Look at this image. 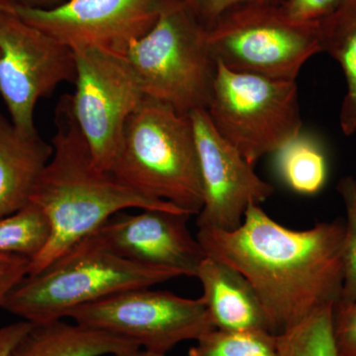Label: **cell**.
Instances as JSON below:
<instances>
[{
	"instance_id": "6da1fadb",
	"label": "cell",
	"mask_w": 356,
	"mask_h": 356,
	"mask_svg": "<svg viewBox=\"0 0 356 356\" xmlns=\"http://www.w3.org/2000/svg\"><path fill=\"white\" fill-rule=\"evenodd\" d=\"M343 235L341 220L296 231L252 204L238 228H198L196 238L207 257L247 278L277 336L341 298Z\"/></svg>"
},
{
	"instance_id": "7a4b0ae2",
	"label": "cell",
	"mask_w": 356,
	"mask_h": 356,
	"mask_svg": "<svg viewBox=\"0 0 356 356\" xmlns=\"http://www.w3.org/2000/svg\"><path fill=\"white\" fill-rule=\"evenodd\" d=\"M55 124L53 154L31 197V203L48 221L50 235L42 252L30 259L27 275L43 270L122 211L138 208L185 212L168 201L136 191L95 165L74 118L70 95L58 100Z\"/></svg>"
},
{
	"instance_id": "3957f363",
	"label": "cell",
	"mask_w": 356,
	"mask_h": 356,
	"mask_svg": "<svg viewBox=\"0 0 356 356\" xmlns=\"http://www.w3.org/2000/svg\"><path fill=\"white\" fill-rule=\"evenodd\" d=\"M177 277L181 275L170 269L124 259L91 234L43 270L25 276L1 308L26 322L41 324L62 320L74 309L110 295Z\"/></svg>"
},
{
	"instance_id": "277c9868",
	"label": "cell",
	"mask_w": 356,
	"mask_h": 356,
	"mask_svg": "<svg viewBox=\"0 0 356 356\" xmlns=\"http://www.w3.org/2000/svg\"><path fill=\"white\" fill-rule=\"evenodd\" d=\"M110 172L136 191L188 214L203 207L200 166L191 116L145 96L126 122Z\"/></svg>"
},
{
	"instance_id": "5b68a950",
	"label": "cell",
	"mask_w": 356,
	"mask_h": 356,
	"mask_svg": "<svg viewBox=\"0 0 356 356\" xmlns=\"http://www.w3.org/2000/svg\"><path fill=\"white\" fill-rule=\"evenodd\" d=\"M125 56L147 97L182 115L207 109L217 60L207 30L184 0H163L154 24Z\"/></svg>"
},
{
	"instance_id": "8992f818",
	"label": "cell",
	"mask_w": 356,
	"mask_h": 356,
	"mask_svg": "<svg viewBox=\"0 0 356 356\" xmlns=\"http://www.w3.org/2000/svg\"><path fill=\"white\" fill-rule=\"evenodd\" d=\"M206 110L217 132L252 165L303 126L296 81L234 72L218 62Z\"/></svg>"
},
{
	"instance_id": "52a82bcc",
	"label": "cell",
	"mask_w": 356,
	"mask_h": 356,
	"mask_svg": "<svg viewBox=\"0 0 356 356\" xmlns=\"http://www.w3.org/2000/svg\"><path fill=\"white\" fill-rule=\"evenodd\" d=\"M207 38L227 69L278 81H296L307 60L323 53L318 22H296L280 6L225 14L208 28Z\"/></svg>"
},
{
	"instance_id": "ba28073f",
	"label": "cell",
	"mask_w": 356,
	"mask_h": 356,
	"mask_svg": "<svg viewBox=\"0 0 356 356\" xmlns=\"http://www.w3.org/2000/svg\"><path fill=\"white\" fill-rule=\"evenodd\" d=\"M76 90L72 112L95 165L110 172L126 122L145 98L139 79L125 55L96 47L74 49Z\"/></svg>"
},
{
	"instance_id": "9c48e42d",
	"label": "cell",
	"mask_w": 356,
	"mask_h": 356,
	"mask_svg": "<svg viewBox=\"0 0 356 356\" xmlns=\"http://www.w3.org/2000/svg\"><path fill=\"white\" fill-rule=\"evenodd\" d=\"M74 323L124 337L143 350L166 353L214 330L201 299L136 288L70 311Z\"/></svg>"
},
{
	"instance_id": "30bf717a",
	"label": "cell",
	"mask_w": 356,
	"mask_h": 356,
	"mask_svg": "<svg viewBox=\"0 0 356 356\" xmlns=\"http://www.w3.org/2000/svg\"><path fill=\"white\" fill-rule=\"evenodd\" d=\"M76 76L72 49L17 16L0 10V95L16 127L37 132V103L60 83H74Z\"/></svg>"
},
{
	"instance_id": "8fae6325",
	"label": "cell",
	"mask_w": 356,
	"mask_h": 356,
	"mask_svg": "<svg viewBox=\"0 0 356 356\" xmlns=\"http://www.w3.org/2000/svg\"><path fill=\"white\" fill-rule=\"evenodd\" d=\"M163 0H65L49 8L0 3L72 50L96 47L125 55L129 44L154 24Z\"/></svg>"
},
{
	"instance_id": "7c38bea8",
	"label": "cell",
	"mask_w": 356,
	"mask_h": 356,
	"mask_svg": "<svg viewBox=\"0 0 356 356\" xmlns=\"http://www.w3.org/2000/svg\"><path fill=\"white\" fill-rule=\"evenodd\" d=\"M189 116L203 189L197 227L232 231L240 226L248 206L266 201L274 187L262 180L254 165L217 132L207 110H195Z\"/></svg>"
},
{
	"instance_id": "4fadbf2b",
	"label": "cell",
	"mask_w": 356,
	"mask_h": 356,
	"mask_svg": "<svg viewBox=\"0 0 356 356\" xmlns=\"http://www.w3.org/2000/svg\"><path fill=\"white\" fill-rule=\"evenodd\" d=\"M191 216L158 209H143L139 214L122 211L92 234L129 261L196 277L207 254L187 227Z\"/></svg>"
},
{
	"instance_id": "5bb4252c",
	"label": "cell",
	"mask_w": 356,
	"mask_h": 356,
	"mask_svg": "<svg viewBox=\"0 0 356 356\" xmlns=\"http://www.w3.org/2000/svg\"><path fill=\"white\" fill-rule=\"evenodd\" d=\"M196 278L202 285L200 299L215 329L270 332L259 295L234 267L207 257L199 267Z\"/></svg>"
},
{
	"instance_id": "9a60e30c",
	"label": "cell",
	"mask_w": 356,
	"mask_h": 356,
	"mask_svg": "<svg viewBox=\"0 0 356 356\" xmlns=\"http://www.w3.org/2000/svg\"><path fill=\"white\" fill-rule=\"evenodd\" d=\"M53 147L26 133L0 114V219L31 202L35 185L50 161Z\"/></svg>"
},
{
	"instance_id": "2e32d148",
	"label": "cell",
	"mask_w": 356,
	"mask_h": 356,
	"mask_svg": "<svg viewBox=\"0 0 356 356\" xmlns=\"http://www.w3.org/2000/svg\"><path fill=\"white\" fill-rule=\"evenodd\" d=\"M138 348L124 337L62 318L32 324L10 356H116Z\"/></svg>"
},
{
	"instance_id": "e0dca14e",
	"label": "cell",
	"mask_w": 356,
	"mask_h": 356,
	"mask_svg": "<svg viewBox=\"0 0 356 356\" xmlns=\"http://www.w3.org/2000/svg\"><path fill=\"white\" fill-rule=\"evenodd\" d=\"M318 28L323 53L336 60L346 79L339 124L344 135L351 136L356 132V0H343Z\"/></svg>"
},
{
	"instance_id": "ac0fdd59",
	"label": "cell",
	"mask_w": 356,
	"mask_h": 356,
	"mask_svg": "<svg viewBox=\"0 0 356 356\" xmlns=\"http://www.w3.org/2000/svg\"><path fill=\"white\" fill-rule=\"evenodd\" d=\"M273 156L276 175L295 193L313 196L324 188L329 177L327 154L311 134L301 131Z\"/></svg>"
},
{
	"instance_id": "d6986e66",
	"label": "cell",
	"mask_w": 356,
	"mask_h": 356,
	"mask_svg": "<svg viewBox=\"0 0 356 356\" xmlns=\"http://www.w3.org/2000/svg\"><path fill=\"white\" fill-rule=\"evenodd\" d=\"M334 306L318 309L298 324L275 336L278 355L339 356L332 330Z\"/></svg>"
},
{
	"instance_id": "ffe728a7",
	"label": "cell",
	"mask_w": 356,
	"mask_h": 356,
	"mask_svg": "<svg viewBox=\"0 0 356 356\" xmlns=\"http://www.w3.org/2000/svg\"><path fill=\"white\" fill-rule=\"evenodd\" d=\"M49 235L50 228L43 212L30 202L0 219V254L24 255L32 259L42 252Z\"/></svg>"
},
{
	"instance_id": "44dd1931",
	"label": "cell",
	"mask_w": 356,
	"mask_h": 356,
	"mask_svg": "<svg viewBox=\"0 0 356 356\" xmlns=\"http://www.w3.org/2000/svg\"><path fill=\"white\" fill-rule=\"evenodd\" d=\"M188 356H280L276 337L266 331L228 332L214 329L199 337Z\"/></svg>"
},
{
	"instance_id": "7402d4cb",
	"label": "cell",
	"mask_w": 356,
	"mask_h": 356,
	"mask_svg": "<svg viewBox=\"0 0 356 356\" xmlns=\"http://www.w3.org/2000/svg\"><path fill=\"white\" fill-rule=\"evenodd\" d=\"M337 192L343 199L346 220L343 243V288L339 301H356V177L339 180Z\"/></svg>"
},
{
	"instance_id": "603a6c76",
	"label": "cell",
	"mask_w": 356,
	"mask_h": 356,
	"mask_svg": "<svg viewBox=\"0 0 356 356\" xmlns=\"http://www.w3.org/2000/svg\"><path fill=\"white\" fill-rule=\"evenodd\" d=\"M206 28L225 14L255 6H280L284 0H184Z\"/></svg>"
},
{
	"instance_id": "cb8c5ba5",
	"label": "cell",
	"mask_w": 356,
	"mask_h": 356,
	"mask_svg": "<svg viewBox=\"0 0 356 356\" xmlns=\"http://www.w3.org/2000/svg\"><path fill=\"white\" fill-rule=\"evenodd\" d=\"M337 355L356 356V301H337L332 311Z\"/></svg>"
},
{
	"instance_id": "d4e9b609",
	"label": "cell",
	"mask_w": 356,
	"mask_h": 356,
	"mask_svg": "<svg viewBox=\"0 0 356 356\" xmlns=\"http://www.w3.org/2000/svg\"><path fill=\"white\" fill-rule=\"evenodd\" d=\"M343 0H284L280 8L290 19L318 23L339 8Z\"/></svg>"
},
{
	"instance_id": "484cf974",
	"label": "cell",
	"mask_w": 356,
	"mask_h": 356,
	"mask_svg": "<svg viewBox=\"0 0 356 356\" xmlns=\"http://www.w3.org/2000/svg\"><path fill=\"white\" fill-rule=\"evenodd\" d=\"M29 262L24 255L0 254V308L8 293L27 276Z\"/></svg>"
},
{
	"instance_id": "4316f807",
	"label": "cell",
	"mask_w": 356,
	"mask_h": 356,
	"mask_svg": "<svg viewBox=\"0 0 356 356\" xmlns=\"http://www.w3.org/2000/svg\"><path fill=\"white\" fill-rule=\"evenodd\" d=\"M31 325V323L22 320L0 327V356H10Z\"/></svg>"
},
{
	"instance_id": "83f0119b",
	"label": "cell",
	"mask_w": 356,
	"mask_h": 356,
	"mask_svg": "<svg viewBox=\"0 0 356 356\" xmlns=\"http://www.w3.org/2000/svg\"><path fill=\"white\" fill-rule=\"evenodd\" d=\"M116 356H166V355H165V353H154V351L138 348V350L129 351V353Z\"/></svg>"
},
{
	"instance_id": "f1b7e54d",
	"label": "cell",
	"mask_w": 356,
	"mask_h": 356,
	"mask_svg": "<svg viewBox=\"0 0 356 356\" xmlns=\"http://www.w3.org/2000/svg\"><path fill=\"white\" fill-rule=\"evenodd\" d=\"M56 1V0H27L25 6H34V7H44V3H48V2Z\"/></svg>"
},
{
	"instance_id": "f546056e",
	"label": "cell",
	"mask_w": 356,
	"mask_h": 356,
	"mask_svg": "<svg viewBox=\"0 0 356 356\" xmlns=\"http://www.w3.org/2000/svg\"><path fill=\"white\" fill-rule=\"evenodd\" d=\"M13 0H0V3H10Z\"/></svg>"
}]
</instances>
